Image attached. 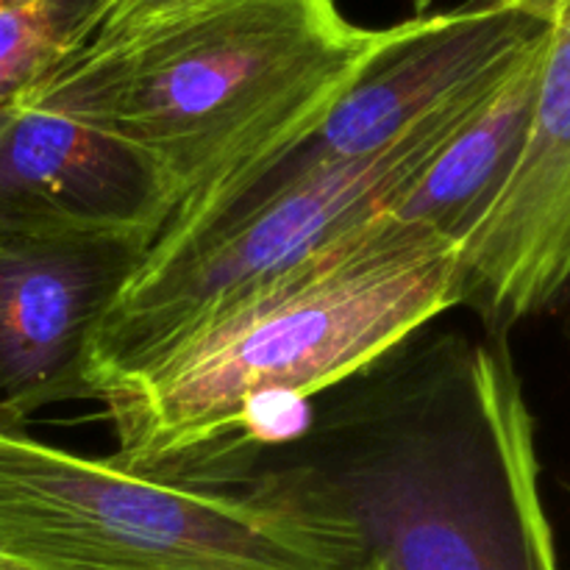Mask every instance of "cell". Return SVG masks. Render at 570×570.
I'll list each match as a JSON object with an SVG mask.
<instances>
[{"instance_id": "6da1fadb", "label": "cell", "mask_w": 570, "mask_h": 570, "mask_svg": "<svg viewBox=\"0 0 570 570\" xmlns=\"http://www.w3.org/2000/svg\"><path fill=\"white\" fill-rule=\"evenodd\" d=\"M232 484L315 534L337 570H560L504 337L421 328L309 401Z\"/></svg>"}, {"instance_id": "7a4b0ae2", "label": "cell", "mask_w": 570, "mask_h": 570, "mask_svg": "<svg viewBox=\"0 0 570 570\" xmlns=\"http://www.w3.org/2000/svg\"><path fill=\"white\" fill-rule=\"evenodd\" d=\"M456 245L382 215L200 326L104 395L117 462L204 488L287 421L454 309Z\"/></svg>"}, {"instance_id": "3957f363", "label": "cell", "mask_w": 570, "mask_h": 570, "mask_svg": "<svg viewBox=\"0 0 570 570\" xmlns=\"http://www.w3.org/2000/svg\"><path fill=\"white\" fill-rule=\"evenodd\" d=\"M387 31L337 0H95L14 100L131 145L181 206L298 134Z\"/></svg>"}, {"instance_id": "277c9868", "label": "cell", "mask_w": 570, "mask_h": 570, "mask_svg": "<svg viewBox=\"0 0 570 570\" xmlns=\"http://www.w3.org/2000/svg\"><path fill=\"white\" fill-rule=\"evenodd\" d=\"M3 570H337L245 493L150 476L0 423Z\"/></svg>"}, {"instance_id": "5b68a950", "label": "cell", "mask_w": 570, "mask_h": 570, "mask_svg": "<svg viewBox=\"0 0 570 570\" xmlns=\"http://www.w3.org/2000/svg\"><path fill=\"white\" fill-rule=\"evenodd\" d=\"M518 59L499 76L445 100L379 154L317 173L193 254L139 267L92 343L89 382L95 401L111 384L148 367L239 301L376 217L390 215L429 161L482 109Z\"/></svg>"}, {"instance_id": "8992f818", "label": "cell", "mask_w": 570, "mask_h": 570, "mask_svg": "<svg viewBox=\"0 0 570 570\" xmlns=\"http://www.w3.org/2000/svg\"><path fill=\"white\" fill-rule=\"evenodd\" d=\"M543 28L488 0L395 22L376 53L298 134L178 206L145 265L193 254L317 173L379 154L445 100L507 70Z\"/></svg>"}, {"instance_id": "52a82bcc", "label": "cell", "mask_w": 570, "mask_h": 570, "mask_svg": "<svg viewBox=\"0 0 570 570\" xmlns=\"http://www.w3.org/2000/svg\"><path fill=\"white\" fill-rule=\"evenodd\" d=\"M154 243L126 232H0V423L95 401L92 343Z\"/></svg>"}, {"instance_id": "ba28073f", "label": "cell", "mask_w": 570, "mask_h": 570, "mask_svg": "<svg viewBox=\"0 0 570 570\" xmlns=\"http://www.w3.org/2000/svg\"><path fill=\"white\" fill-rule=\"evenodd\" d=\"M454 309L490 337L570 309V31L549 26L532 126L510 178L456 245Z\"/></svg>"}, {"instance_id": "9c48e42d", "label": "cell", "mask_w": 570, "mask_h": 570, "mask_svg": "<svg viewBox=\"0 0 570 570\" xmlns=\"http://www.w3.org/2000/svg\"><path fill=\"white\" fill-rule=\"evenodd\" d=\"M176 209V189L131 145L26 100L0 109V232L159 239Z\"/></svg>"}, {"instance_id": "30bf717a", "label": "cell", "mask_w": 570, "mask_h": 570, "mask_svg": "<svg viewBox=\"0 0 570 570\" xmlns=\"http://www.w3.org/2000/svg\"><path fill=\"white\" fill-rule=\"evenodd\" d=\"M546 39L549 26L465 128L429 161L390 215L421 223L454 245L465 239L501 193L527 142L540 92Z\"/></svg>"}, {"instance_id": "8fae6325", "label": "cell", "mask_w": 570, "mask_h": 570, "mask_svg": "<svg viewBox=\"0 0 570 570\" xmlns=\"http://www.w3.org/2000/svg\"><path fill=\"white\" fill-rule=\"evenodd\" d=\"M95 0H14L0 6V109L20 98L76 39Z\"/></svg>"}, {"instance_id": "7c38bea8", "label": "cell", "mask_w": 570, "mask_h": 570, "mask_svg": "<svg viewBox=\"0 0 570 570\" xmlns=\"http://www.w3.org/2000/svg\"><path fill=\"white\" fill-rule=\"evenodd\" d=\"M488 3L510 6V9H518V11H523V14L534 17L538 22H543L546 14H549L551 6H554L557 0H488Z\"/></svg>"}, {"instance_id": "4fadbf2b", "label": "cell", "mask_w": 570, "mask_h": 570, "mask_svg": "<svg viewBox=\"0 0 570 570\" xmlns=\"http://www.w3.org/2000/svg\"><path fill=\"white\" fill-rule=\"evenodd\" d=\"M543 26H560L570 31V0H557L549 14H546Z\"/></svg>"}, {"instance_id": "5bb4252c", "label": "cell", "mask_w": 570, "mask_h": 570, "mask_svg": "<svg viewBox=\"0 0 570 570\" xmlns=\"http://www.w3.org/2000/svg\"><path fill=\"white\" fill-rule=\"evenodd\" d=\"M6 3H14V0H0V6H6Z\"/></svg>"}, {"instance_id": "9a60e30c", "label": "cell", "mask_w": 570, "mask_h": 570, "mask_svg": "<svg viewBox=\"0 0 570 570\" xmlns=\"http://www.w3.org/2000/svg\"><path fill=\"white\" fill-rule=\"evenodd\" d=\"M0 570H3V568H0Z\"/></svg>"}]
</instances>
